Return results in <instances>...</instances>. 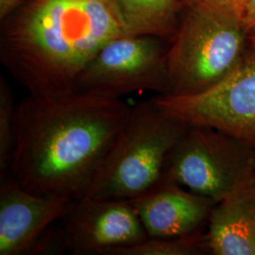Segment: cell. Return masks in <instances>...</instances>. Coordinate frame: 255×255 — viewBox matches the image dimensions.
I'll return each mask as SVG.
<instances>
[{"instance_id": "obj_11", "label": "cell", "mask_w": 255, "mask_h": 255, "mask_svg": "<svg viewBox=\"0 0 255 255\" xmlns=\"http://www.w3.org/2000/svg\"><path fill=\"white\" fill-rule=\"evenodd\" d=\"M205 240L209 255H255V182L214 205Z\"/></svg>"}, {"instance_id": "obj_12", "label": "cell", "mask_w": 255, "mask_h": 255, "mask_svg": "<svg viewBox=\"0 0 255 255\" xmlns=\"http://www.w3.org/2000/svg\"><path fill=\"white\" fill-rule=\"evenodd\" d=\"M188 0H110L126 35L171 40Z\"/></svg>"}, {"instance_id": "obj_1", "label": "cell", "mask_w": 255, "mask_h": 255, "mask_svg": "<svg viewBox=\"0 0 255 255\" xmlns=\"http://www.w3.org/2000/svg\"><path fill=\"white\" fill-rule=\"evenodd\" d=\"M131 107L74 92L29 94L16 104L9 173L27 191L80 200Z\"/></svg>"}, {"instance_id": "obj_5", "label": "cell", "mask_w": 255, "mask_h": 255, "mask_svg": "<svg viewBox=\"0 0 255 255\" xmlns=\"http://www.w3.org/2000/svg\"><path fill=\"white\" fill-rule=\"evenodd\" d=\"M164 179L217 203L255 182V143L189 126L168 157Z\"/></svg>"}, {"instance_id": "obj_15", "label": "cell", "mask_w": 255, "mask_h": 255, "mask_svg": "<svg viewBox=\"0 0 255 255\" xmlns=\"http://www.w3.org/2000/svg\"><path fill=\"white\" fill-rule=\"evenodd\" d=\"M212 8L241 18V12L246 0H197Z\"/></svg>"}, {"instance_id": "obj_16", "label": "cell", "mask_w": 255, "mask_h": 255, "mask_svg": "<svg viewBox=\"0 0 255 255\" xmlns=\"http://www.w3.org/2000/svg\"><path fill=\"white\" fill-rule=\"evenodd\" d=\"M32 0H0V21L25 7Z\"/></svg>"}, {"instance_id": "obj_3", "label": "cell", "mask_w": 255, "mask_h": 255, "mask_svg": "<svg viewBox=\"0 0 255 255\" xmlns=\"http://www.w3.org/2000/svg\"><path fill=\"white\" fill-rule=\"evenodd\" d=\"M189 125L153 101L131 107L110 144L82 198L131 201L164 179L168 157Z\"/></svg>"}, {"instance_id": "obj_10", "label": "cell", "mask_w": 255, "mask_h": 255, "mask_svg": "<svg viewBox=\"0 0 255 255\" xmlns=\"http://www.w3.org/2000/svg\"><path fill=\"white\" fill-rule=\"evenodd\" d=\"M148 237H177L201 232L216 202L163 179L131 201Z\"/></svg>"}, {"instance_id": "obj_17", "label": "cell", "mask_w": 255, "mask_h": 255, "mask_svg": "<svg viewBox=\"0 0 255 255\" xmlns=\"http://www.w3.org/2000/svg\"><path fill=\"white\" fill-rule=\"evenodd\" d=\"M241 20L249 31H255V0H246L241 12Z\"/></svg>"}, {"instance_id": "obj_14", "label": "cell", "mask_w": 255, "mask_h": 255, "mask_svg": "<svg viewBox=\"0 0 255 255\" xmlns=\"http://www.w3.org/2000/svg\"><path fill=\"white\" fill-rule=\"evenodd\" d=\"M16 104L12 90L3 77H0V171L9 172L15 140Z\"/></svg>"}, {"instance_id": "obj_6", "label": "cell", "mask_w": 255, "mask_h": 255, "mask_svg": "<svg viewBox=\"0 0 255 255\" xmlns=\"http://www.w3.org/2000/svg\"><path fill=\"white\" fill-rule=\"evenodd\" d=\"M169 40L150 35H121L110 40L79 74L75 92L121 100L134 92H170Z\"/></svg>"}, {"instance_id": "obj_8", "label": "cell", "mask_w": 255, "mask_h": 255, "mask_svg": "<svg viewBox=\"0 0 255 255\" xmlns=\"http://www.w3.org/2000/svg\"><path fill=\"white\" fill-rule=\"evenodd\" d=\"M62 220L63 252L74 255H108L147 237L129 201L80 199Z\"/></svg>"}, {"instance_id": "obj_13", "label": "cell", "mask_w": 255, "mask_h": 255, "mask_svg": "<svg viewBox=\"0 0 255 255\" xmlns=\"http://www.w3.org/2000/svg\"><path fill=\"white\" fill-rule=\"evenodd\" d=\"M209 255L205 234L201 232L177 237H146L130 246L112 250L108 255Z\"/></svg>"}, {"instance_id": "obj_7", "label": "cell", "mask_w": 255, "mask_h": 255, "mask_svg": "<svg viewBox=\"0 0 255 255\" xmlns=\"http://www.w3.org/2000/svg\"><path fill=\"white\" fill-rule=\"evenodd\" d=\"M252 46V45H251ZM155 103L189 126H205L255 143V49L205 91L189 96L158 95Z\"/></svg>"}, {"instance_id": "obj_9", "label": "cell", "mask_w": 255, "mask_h": 255, "mask_svg": "<svg viewBox=\"0 0 255 255\" xmlns=\"http://www.w3.org/2000/svg\"><path fill=\"white\" fill-rule=\"evenodd\" d=\"M0 182V255H29L75 200L27 191L9 172L1 174Z\"/></svg>"}, {"instance_id": "obj_4", "label": "cell", "mask_w": 255, "mask_h": 255, "mask_svg": "<svg viewBox=\"0 0 255 255\" xmlns=\"http://www.w3.org/2000/svg\"><path fill=\"white\" fill-rule=\"evenodd\" d=\"M251 46L240 17L188 0L168 47V95L207 90L237 67Z\"/></svg>"}, {"instance_id": "obj_18", "label": "cell", "mask_w": 255, "mask_h": 255, "mask_svg": "<svg viewBox=\"0 0 255 255\" xmlns=\"http://www.w3.org/2000/svg\"><path fill=\"white\" fill-rule=\"evenodd\" d=\"M250 40L253 48L255 49V31H250Z\"/></svg>"}, {"instance_id": "obj_2", "label": "cell", "mask_w": 255, "mask_h": 255, "mask_svg": "<svg viewBox=\"0 0 255 255\" xmlns=\"http://www.w3.org/2000/svg\"><path fill=\"white\" fill-rule=\"evenodd\" d=\"M121 35L110 0H32L0 21V62L29 94L67 95L92 57Z\"/></svg>"}]
</instances>
